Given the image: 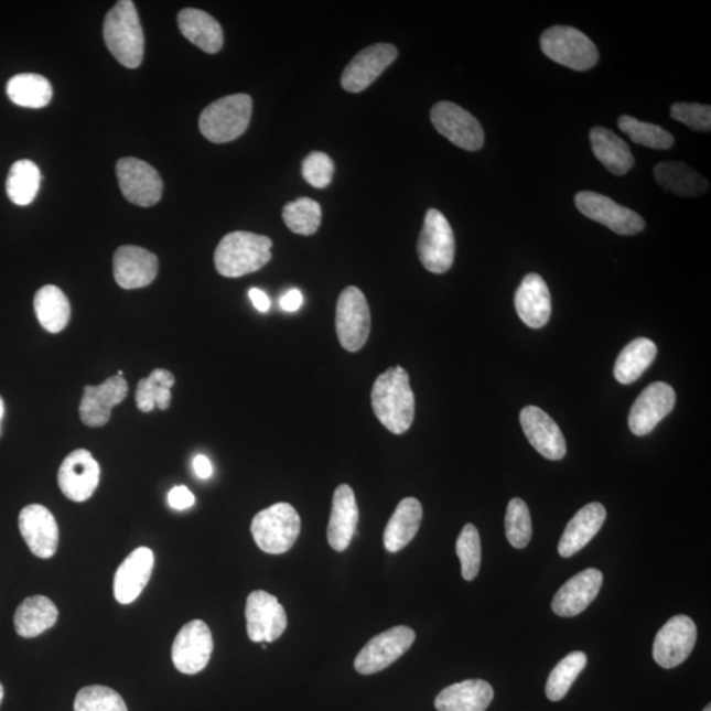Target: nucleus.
<instances>
[{
	"instance_id": "nucleus-1",
	"label": "nucleus",
	"mask_w": 711,
	"mask_h": 711,
	"mask_svg": "<svg viewBox=\"0 0 711 711\" xmlns=\"http://www.w3.org/2000/svg\"><path fill=\"white\" fill-rule=\"evenodd\" d=\"M371 408L390 432L401 435L409 431L416 417V397L408 371L395 367L378 376L371 389Z\"/></svg>"
},
{
	"instance_id": "nucleus-2",
	"label": "nucleus",
	"mask_w": 711,
	"mask_h": 711,
	"mask_svg": "<svg viewBox=\"0 0 711 711\" xmlns=\"http://www.w3.org/2000/svg\"><path fill=\"white\" fill-rule=\"evenodd\" d=\"M272 247L268 236L247 231L228 234L215 249V268L228 279L255 273L272 260Z\"/></svg>"
},
{
	"instance_id": "nucleus-3",
	"label": "nucleus",
	"mask_w": 711,
	"mask_h": 711,
	"mask_svg": "<svg viewBox=\"0 0 711 711\" xmlns=\"http://www.w3.org/2000/svg\"><path fill=\"white\" fill-rule=\"evenodd\" d=\"M104 37L108 51L128 69H137L144 57V32L131 0H120L107 12Z\"/></svg>"
},
{
	"instance_id": "nucleus-4",
	"label": "nucleus",
	"mask_w": 711,
	"mask_h": 711,
	"mask_svg": "<svg viewBox=\"0 0 711 711\" xmlns=\"http://www.w3.org/2000/svg\"><path fill=\"white\" fill-rule=\"evenodd\" d=\"M250 117L252 98L247 94L228 95L203 110L200 130L207 140L223 144L240 138L247 131Z\"/></svg>"
},
{
	"instance_id": "nucleus-5",
	"label": "nucleus",
	"mask_w": 711,
	"mask_h": 711,
	"mask_svg": "<svg viewBox=\"0 0 711 711\" xmlns=\"http://www.w3.org/2000/svg\"><path fill=\"white\" fill-rule=\"evenodd\" d=\"M250 531L261 551L270 554L288 552L300 537V514L287 503L272 505L256 514Z\"/></svg>"
},
{
	"instance_id": "nucleus-6",
	"label": "nucleus",
	"mask_w": 711,
	"mask_h": 711,
	"mask_svg": "<svg viewBox=\"0 0 711 711\" xmlns=\"http://www.w3.org/2000/svg\"><path fill=\"white\" fill-rule=\"evenodd\" d=\"M540 46L548 58L575 72H586L599 63L597 46L573 26H551L541 35Z\"/></svg>"
},
{
	"instance_id": "nucleus-7",
	"label": "nucleus",
	"mask_w": 711,
	"mask_h": 711,
	"mask_svg": "<svg viewBox=\"0 0 711 711\" xmlns=\"http://www.w3.org/2000/svg\"><path fill=\"white\" fill-rule=\"evenodd\" d=\"M418 256L423 267L435 274L449 272L455 260V236L449 220L437 208H430L425 214Z\"/></svg>"
},
{
	"instance_id": "nucleus-8",
	"label": "nucleus",
	"mask_w": 711,
	"mask_h": 711,
	"mask_svg": "<svg viewBox=\"0 0 711 711\" xmlns=\"http://www.w3.org/2000/svg\"><path fill=\"white\" fill-rule=\"evenodd\" d=\"M336 332L342 347L360 351L370 334V311L360 289L349 287L342 291L336 306Z\"/></svg>"
},
{
	"instance_id": "nucleus-9",
	"label": "nucleus",
	"mask_w": 711,
	"mask_h": 711,
	"mask_svg": "<svg viewBox=\"0 0 711 711\" xmlns=\"http://www.w3.org/2000/svg\"><path fill=\"white\" fill-rule=\"evenodd\" d=\"M414 640V629L408 626L386 629L365 645L355 659V669L364 676L381 672L408 653Z\"/></svg>"
},
{
	"instance_id": "nucleus-10",
	"label": "nucleus",
	"mask_w": 711,
	"mask_h": 711,
	"mask_svg": "<svg viewBox=\"0 0 711 711\" xmlns=\"http://www.w3.org/2000/svg\"><path fill=\"white\" fill-rule=\"evenodd\" d=\"M431 121L452 144L476 152L483 148L485 134L480 121L452 101H439L431 110Z\"/></svg>"
},
{
	"instance_id": "nucleus-11",
	"label": "nucleus",
	"mask_w": 711,
	"mask_h": 711,
	"mask_svg": "<svg viewBox=\"0 0 711 711\" xmlns=\"http://www.w3.org/2000/svg\"><path fill=\"white\" fill-rule=\"evenodd\" d=\"M574 203L582 215L611 228L615 234L632 236L642 233L646 227L645 219L638 213L618 205L605 195L581 192L575 195Z\"/></svg>"
},
{
	"instance_id": "nucleus-12",
	"label": "nucleus",
	"mask_w": 711,
	"mask_h": 711,
	"mask_svg": "<svg viewBox=\"0 0 711 711\" xmlns=\"http://www.w3.org/2000/svg\"><path fill=\"white\" fill-rule=\"evenodd\" d=\"M697 627L688 615H676L656 634L653 656L664 669L679 667L693 653Z\"/></svg>"
},
{
	"instance_id": "nucleus-13",
	"label": "nucleus",
	"mask_w": 711,
	"mask_h": 711,
	"mask_svg": "<svg viewBox=\"0 0 711 711\" xmlns=\"http://www.w3.org/2000/svg\"><path fill=\"white\" fill-rule=\"evenodd\" d=\"M214 642L205 622L194 620L181 628L172 647L174 667L181 674L195 675L207 667Z\"/></svg>"
},
{
	"instance_id": "nucleus-14",
	"label": "nucleus",
	"mask_w": 711,
	"mask_h": 711,
	"mask_svg": "<svg viewBox=\"0 0 711 711\" xmlns=\"http://www.w3.org/2000/svg\"><path fill=\"white\" fill-rule=\"evenodd\" d=\"M117 175L121 193L133 205L151 207L161 200L164 182L159 172L146 161L121 159L117 164Z\"/></svg>"
},
{
	"instance_id": "nucleus-15",
	"label": "nucleus",
	"mask_w": 711,
	"mask_h": 711,
	"mask_svg": "<svg viewBox=\"0 0 711 711\" xmlns=\"http://www.w3.org/2000/svg\"><path fill=\"white\" fill-rule=\"evenodd\" d=\"M247 632L254 643H272L288 627V616L274 595L256 591L248 595L246 606Z\"/></svg>"
},
{
	"instance_id": "nucleus-16",
	"label": "nucleus",
	"mask_w": 711,
	"mask_h": 711,
	"mask_svg": "<svg viewBox=\"0 0 711 711\" xmlns=\"http://www.w3.org/2000/svg\"><path fill=\"white\" fill-rule=\"evenodd\" d=\"M57 480L66 498L74 503H85L97 491L100 466L89 451L76 450L61 464Z\"/></svg>"
},
{
	"instance_id": "nucleus-17",
	"label": "nucleus",
	"mask_w": 711,
	"mask_h": 711,
	"mask_svg": "<svg viewBox=\"0 0 711 711\" xmlns=\"http://www.w3.org/2000/svg\"><path fill=\"white\" fill-rule=\"evenodd\" d=\"M676 392L666 383H655L636 398L629 411L628 427L636 437L648 435L675 409Z\"/></svg>"
},
{
	"instance_id": "nucleus-18",
	"label": "nucleus",
	"mask_w": 711,
	"mask_h": 711,
	"mask_svg": "<svg viewBox=\"0 0 711 711\" xmlns=\"http://www.w3.org/2000/svg\"><path fill=\"white\" fill-rule=\"evenodd\" d=\"M398 51L391 44H375L365 47L345 66L342 86L349 93L367 90L388 67L395 63Z\"/></svg>"
},
{
	"instance_id": "nucleus-19",
	"label": "nucleus",
	"mask_w": 711,
	"mask_h": 711,
	"mask_svg": "<svg viewBox=\"0 0 711 711\" xmlns=\"http://www.w3.org/2000/svg\"><path fill=\"white\" fill-rule=\"evenodd\" d=\"M19 530L35 557L51 559L57 552L60 530L56 518L43 505L25 506L19 514Z\"/></svg>"
},
{
	"instance_id": "nucleus-20",
	"label": "nucleus",
	"mask_w": 711,
	"mask_h": 711,
	"mask_svg": "<svg viewBox=\"0 0 711 711\" xmlns=\"http://www.w3.org/2000/svg\"><path fill=\"white\" fill-rule=\"evenodd\" d=\"M128 384L125 377H108L99 386H85L84 397L79 403L80 421L89 427H101L108 423L115 406L125 401Z\"/></svg>"
},
{
	"instance_id": "nucleus-21",
	"label": "nucleus",
	"mask_w": 711,
	"mask_h": 711,
	"mask_svg": "<svg viewBox=\"0 0 711 711\" xmlns=\"http://www.w3.org/2000/svg\"><path fill=\"white\" fill-rule=\"evenodd\" d=\"M520 424L528 442L541 456L548 460H561L567 453L563 432L546 411L537 406H527L520 411Z\"/></svg>"
},
{
	"instance_id": "nucleus-22",
	"label": "nucleus",
	"mask_w": 711,
	"mask_h": 711,
	"mask_svg": "<svg viewBox=\"0 0 711 711\" xmlns=\"http://www.w3.org/2000/svg\"><path fill=\"white\" fill-rule=\"evenodd\" d=\"M114 277L120 288L141 289L151 284L159 273V259L146 248L125 246L114 255Z\"/></svg>"
},
{
	"instance_id": "nucleus-23",
	"label": "nucleus",
	"mask_w": 711,
	"mask_h": 711,
	"mask_svg": "<svg viewBox=\"0 0 711 711\" xmlns=\"http://www.w3.org/2000/svg\"><path fill=\"white\" fill-rule=\"evenodd\" d=\"M604 574L599 569L589 568L569 579L552 600V611L564 618H572L586 611L597 597Z\"/></svg>"
},
{
	"instance_id": "nucleus-24",
	"label": "nucleus",
	"mask_w": 711,
	"mask_h": 711,
	"mask_svg": "<svg viewBox=\"0 0 711 711\" xmlns=\"http://www.w3.org/2000/svg\"><path fill=\"white\" fill-rule=\"evenodd\" d=\"M154 554L149 548L140 547L128 557L115 573L114 594L119 604H132L151 579Z\"/></svg>"
},
{
	"instance_id": "nucleus-25",
	"label": "nucleus",
	"mask_w": 711,
	"mask_h": 711,
	"mask_svg": "<svg viewBox=\"0 0 711 711\" xmlns=\"http://www.w3.org/2000/svg\"><path fill=\"white\" fill-rule=\"evenodd\" d=\"M358 507L354 491L349 485L337 486L332 500L327 538L332 550H347L356 532Z\"/></svg>"
},
{
	"instance_id": "nucleus-26",
	"label": "nucleus",
	"mask_w": 711,
	"mask_h": 711,
	"mask_svg": "<svg viewBox=\"0 0 711 711\" xmlns=\"http://www.w3.org/2000/svg\"><path fill=\"white\" fill-rule=\"evenodd\" d=\"M516 309L521 321L531 328L545 327L551 317V294L537 273L525 277L516 293Z\"/></svg>"
},
{
	"instance_id": "nucleus-27",
	"label": "nucleus",
	"mask_w": 711,
	"mask_h": 711,
	"mask_svg": "<svg viewBox=\"0 0 711 711\" xmlns=\"http://www.w3.org/2000/svg\"><path fill=\"white\" fill-rule=\"evenodd\" d=\"M606 520L604 505L592 503L575 513L569 520L563 537L559 541L558 551L561 558H572L573 554L591 543Z\"/></svg>"
},
{
	"instance_id": "nucleus-28",
	"label": "nucleus",
	"mask_w": 711,
	"mask_h": 711,
	"mask_svg": "<svg viewBox=\"0 0 711 711\" xmlns=\"http://www.w3.org/2000/svg\"><path fill=\"white\" fill-rule=\"evenodd\" d=\"M494 699V690L484 680H465L453 683L435 699L438 711H486Z\"/></svg>"
},
{
	"instance_id": "nucleus-29",
	"label": "nucleus",
	"mask_w": 711,
	"mask_h": 711,
	"mask_svg": "<svg viewBox=\"0 0 711 711\" xmlns=\"http://www.w3.org/2000/svg\"><path fill=\"white\" fill-rule=\"evenodd\" d=\"M423 509L417 498H405L398 504L384 534L386 550L391 553L403 550L410 543L421 527Z\"/></svg>"
},
{
	"instance_id": "nucleus-30",
	"label": "nucleus",
	"mask_w": 711,
	"mask_h": 711,
	"mask_svg": "<svg viewBox=\"0 0 711 711\" xmlns=\"http://www.w3.org/2000/svg\"><path fill=\"white\" fill-rule=\"evenodd\" d=\"M179 26L188 42L206 53H218L225 43L222 26L209 13L185 9L179 13Z\"/></svg>"
},
{
	"instance_id": "nucleus-31",
	"label": "nucleus",
	"mask_w": 711,
	"mask_h": 711,
	"mask_svg": "<svg viewBox=\"0 0 711 711\" xmlns=\"http://www.w3.org/2000/svg\"><path fill=\"white\" fill-rule=\"evenodd\" d=\"M58 608L44 595H33L19 605L13 616L17 633L23 638H36L56 625Z\"/></svg>"
},
{
	"instance_id": "nucleus-32",
	"label": "nucleus",
	"mask_w": 711,
	"mask_h": 711,
	"mask_svg": "<svg viewBox=\"0 0 711 711\" xmlns=\"http://www.w3.org/2000/svg\"><path fill=\"white\" fill-rule=\"evenodd\" d=\"M595 158L608 172L625 175L634 166V155L628 146L616 134L604 127H594L589 134Z\"/></svg>"
},
{
	"instance_id": "nucleus-33",
	"label": "nucleus",
	"mask_w": 711,
	"mask_h": 711,
	"mask_svg": "<svg viewBox=\"0 0 711 711\" xmlns=\"http://www.w3.org/2000/svg\"><path fill=\"white\" fill-rule=\"evenodd\" d=\"M655 179L668 192L679 196H699L707 193L709 182L683 162L666 161L655 166Z\"/></svg>"
},
{
	"instance_id": "nucleus-34",
	"label": "nucleus",
	"mask_w": 711,
	"mask_h": 711,
	"mask_svg": "<svg viewBox=\"0 0 711 711\" xmlns=\"http://www.w3.org/2000/svg\"><path fill=\"white\" fill-rule=\"evenodd\" d=\"M33 304H35V313L40 324L51 334H58L69 324L71 302L64 291L54 284H46L40 289Z\"/></svg>"
},
{
	"instance_id": "nucleus-35",
	"label": "nucleus",
	"mask_w": 711,
	"mask_h": 711,
	"mask_svg": "<svg viewBox=\"0 0 711 711\" xmlns=\"http://www.w3.org/2000/svg\"><path fill=\"white\" fill-rule=\"evenodd\" d=\"M658 355V348L647 337L635 338L626 345L616 358L614 376L622 385H629L636 381L648 369Z\"/></svg>"
},
{
	"instance_id": "nucleus-36",
	"label": "nucleus",
	"mask_w": 711,
	"mask_h": 711,
	"mask_svg": "<svg viewBox=\"0 0 711 711\" xmlns=\"http://www.w3.org/2000/svg\"><path fill=\"white\" fill-rule=\"evenodd\" d=\"M6 90L13 104L26 108H43L53 97L50 80L35 73L18 74L9 80Z\"/></svg>"
},
{
	"instance_id": "nucleus-37",
	"label": "nucleus",
	"mask_w": 711,
	"mask_h": 711,
	"mask_svg": "<svg viewBox=\"0 0 711 711\" xmlns=\"http://www.w3.org/2000/svg\"><path fill=\"white\" fill-rule=\"evenodd\" d=\"M175 378L172 371L166 369H154L147 378L140 379L137 389V405L140 411H152L155 406L161 410H168L172 401V388Z\"/></svg>"
},
{
	"instance_id": "nucleus-38",
	"label": "nucleus",
	"mask_w": 711,
	"mask_h": 711,
	"mask_svg": "<svg viewBox=\"0 0 711 711\" xmlns=\"http://www.w3.org/2000/svg\"><path fill=\"white\" fill-rule=\"evenodd\" d=\"M42 181V173L35 162L17 161L10 169L6 190L9 198L18 206H29L35 201Z\"/></svg>"
},
{
	"instance_id": "nucleus-39",
	"label": "nucleus",
	"mask_w": 711,
	"mask_h": 711,
	"mask_svg": "<svg viewBox=\"0 0 711 711\" xmlns=\"http://www.w3.org/2000/svg\"><path fill=\"white\" fill-rule=\"evenodd\" d=\"M588 664V656L584 653L575 651L565 656L563 660L558 662V666L552 669L550 677H548L546 686L547 699L558 702L564 699L569 689L572 688L573 682L585 669Z\"/></svg>"
},
{
	"instance_id": "nucleus-40",
	"label": "nucleus",
	"mask_w": 711,
	"mask_h": 711,
	"mask_svg": "<svg viewBox=\"0 0 711 711\" xmlns=\"http://www.w3.org/2000/svg\"><path fill=\"white\" fill-rule=\"evenodd\" d=\"M282 219L291 233L314 235L321 226L322 207L316 201L303 196L283 207Z\"/></svg>"
},
{
	"instance_id": "nucleus-41",
	"label": "nucleus",
	"mask_w": 711,
	"mask_h": 711,
	"mask_svg": "<svg viewBox=\"0 0 711 711\" xmlns=\"http://www.w3.org/2000/svg\"><path fill=\"white\" fill-rule=\"evenodd\" d=\"M618 127L635 144L653 149H669L675 142L672 134L664 128L627 117V115H623L618 119Z\"/></svg>"
},
{
	"instance_id": "nucleus-42",
	"label": "nucleus",
	"mask_w": 711,
	"mask_h": 711,
	"mask_svg": "<svg viewBox=\"0 0 711 711\" xmlns=\"http://www.w3.org/2000/svg\"><path fill=\"white\" fill-rule=\"evenodd\" d=\"M505 531L507 540L517 550H521L530 543L532 537L531 516L524 499L513 498L507 506Z\"/></svg>"
},
{
	"instance_id": "nucleus-43",
	"label": "nucleus",
	"mask_w": 711,
	"mask_h": 711,
	"mask_svg": "<svg viewBox=\"0 0 711 711\" xmlns=\"http://www.w3.org/2000/svg\"><path fill=\"white\" fill-rule=\"evenodd\" d=\"M74 711H128L126 702L114 689L91 686L80 689Z\"/></svg>"
},
{
	"instance_id": "nucleus-44",
	"label": "nucleus",
	"mask_w": 711,
	"mask_h": 711,
	"mask_svg": "<svg viewBox=\"0 0 711 711\" xmlns=\"http://www.w3.org/2000/svg\"><path fill=\"white\" fill-rule=\"evenodd\" d=\"M456 553L462 563L463 579L473 581L481 567V539L476 527L465 525L456 541Z\"/></svg>"
},
{
	"instance_id": "nucleus-45",
	"label": "nucleus",
	"mask_w": 711,
	"mask_h": 711,
	"mask_svg": "<svg viewBox=\"0 0 711 711\" xmlns=\"http://www.w3.org/2000/svg\"><path fill=\"white\" fill-rule=\"evenodd\" d=\"M334 161L323 152H311L302 162L303 179L316 188L327 187L334 177Z\"/></svg>"
},
{
	"instance_id": "nucleus-46",
	"label": "nucleus",
	"mask_w": 711,
	"mask_h": 711,
	"mask_svg": "<svg viewBox=\"0 0 711 711\" xmlns=\"http://www.w3.org/2000/svg\"><path fill=\"white\" fill-rule=\"evenodd\" d=\"M670 117L687 125L690 130L709 132L711 128V107L699 104H675L670 107Z\"/></svg>"
},
{
	"instance_id": "nucleus-47",
	"label": "nucleus",
	"mask_w": 711,
	"mask_h": 711,
	"mask_svg": "<svg viewBox=\"0 0 711 711\" xmlns=\"http://www.w3.org/2000/svg\"><path fill=\"white\" fill-rule=\"evenodd\" d=\"M168 500L175 510H186L195 504L194 494L184 485L173 487L169 492Z\"/></svg>"
},
{
	"instance_id": "nucleus-48",
	"label": "nucleus",
	"mask_w": 711,
	"mask_h": 711,
	"mask_svg": "<svg viewBox=\"0 0 711 711\" xmlns=\"http://www.w3.org/2000/svg\"><path fill=\"white\" fill-rule=\"evenodd\" d=\"M303 303V295L300 290L291 289L281 298V308L288 313H294L300 310Z\"/></svg>"
},
{
	"instance_id": "nucleus-49",
	"label": "nucleus",
	"mask_w": 711,
	"mask_h": 711,
	"mask_svg": "<svg viewBox=\"0 0 711 711\" xmlns=\"http://www.w3.org/2000/svg\"><path fill=\"white\" fill-rule=\"evenodd\" d=\"M249 298H250V301H252L254 306L257 310L261 311V313H267V311H269L270 300H269V297L266 293H263L262 290L256 289V288L250 289Z\"/></svg>"
},
{
	"instance_id": "nucleus-50",
	"label": "nucleus",
	"mask_w": 711,
	"mask_h": 711,
	"mask_svg": "<svg viewBox=\"0 0 711 711\" xmlns=\"http://www.w3.org/2000/svg\"><path fill=\"white\" fill-rule=\"evenodd\" d=\"M194 471L196 476L202 480H207L212 477L213 465L206 456L198 455L194 459Z\"/></svg>"
},
{
	"instance_id": "nucleus-51",
	"label": "nucleus",
	"mask_w": 711,
	"mask_h": 711,
	"mask_svg": "<svg viewBox=\"0 0 711 711\" xmlns=\"http://www.w3.org/2000/svg\"><path fill=\"white\" fill-rule=\"evenodd\" d=\"M4 412H6L4 401H3V398L0 397V435H2V422H3Z\"/></svg>"
},
{
	"instance_id": "nucleus-52",
	"label": "nucleus",
	"mask_w": 711,
	"mask_h": 711,
	"mask_svg": "<svg viewBox=\"0 0 711 711\" xmlns=\"http://www.w3.org/2000/svg\"><path fill=\"white\" fill-rule=\"evenodd\" d=\"M3 697H4V689H3L2 682H0V705H2Z\"/></svg>"
},
{
	"instance_id": "nucleus-53",
	"label": "nucleus",
	"mask_w": 711,
	"mask_h": 711,
	"mask_svg": "<svg viewBox=\"0 0 711 711\" xmlns=\"http://www.w3.org/2000/svg\"><path fill=\"white\" fill-rule=\"evenodd\" d=\"M118 376L123 377V376H125V371H123V370H119V371H118Z\"/></svg>"
},
{
	"instance_id": "nucleus-54",
	"label": "nucleus",
	"mask_w": 711,
	"mask_h": 711,
	"mask_svg": "<svg viewBox=\"0 0 711 711\" xmlns=\"http://www.w3.org/2000/svg\"><path fill=\"white\" fill-rule=\"evenodd\" d=\"M702 711H711V707H710V705H708V707H707L705 709H703Z\"/></svg>"
}]
</instances>
